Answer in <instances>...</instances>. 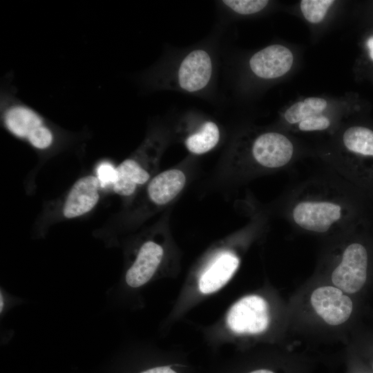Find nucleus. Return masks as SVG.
<instances>
[{
  "instance_id": "obj_17",
  "label": "nucleus",
  "mask_w": 373,
  "mask_h": 373,
  "mask_svg": "<svg viewBox=\"0 0 373 373\" xmlns=\"http://www.w3.org/2000/svg\"><path fill=\"white\" fill-rule=\"evenodd\" d=\"M336 1L333 0H302L300 9L304 18L311 23H321Z\"/></svg>"
},
{
  "instance_id": "obj_2",
  "label": "nucleus",
  "mask_w": 373,
  "mask_h": 373,
  "mask_svg": "<svg viewBox=\"0 0 373 373\" xmlns=\"http://www.w3.org/2000/svg\"><path fill=\"white\" fill-rule=\"evenodd\" d=\"M327 162L329 170L373 202V128L364 124L345 128L338 149Z\"/></svg>"
},
{
  "instance_id": "obj_8",
  "label": "nucleus",
  "mask_w": 373,
  "mask_h": 373,
  "mask_svg": "<svg viewBox=\"0 0 373 373\" xmlns=\"http://www.w3.org/2000/svg\"><path fill=\"white\" fill-rule=\"evenodd\" d=\"M328 102L320 97H309L291 105L285 111V122L301 132L325 131L333 124L327 114Z\"/></svg>"
},
{
  "instance_id": "obj_20",
  "label": "nucleus",
  "mask_w": 373,
  "mask_h": 373,
  "mask_svg": "<svg viewBox=\"0 0 373 373\" xmlns=\"http://www.w3.org/2000/svg\"><path fill=\"white\" fill-rule=\"evenodd\" d=\"M142 373H177L167 366L158 367L142 372Z\"/></svg>"
},
{
  "instance_id": "obj_21",
  "label": "nucleus",
  "mask_w": 373,
  "mask_h": 373,
  "mask_svg": "<svg viewBox=\"0 0 373 373\" xmlns=\"http://www.w3.org/2000/svg\"><path fill=\"white\" fill-rule=\"evenodd\" d=\"M367 49L368 50L369 57L373 61V35L371 36L366 42Z\"/></svg>"
},
{
  "instance_id": "obj_6",
  "label": "nucleus",
  "mask_w": 373,
  "mask_h": 373,
  "mask_svg": "<svg viewBox=\"0 0 373 373\" xmlns=\"http://www.w3.org/2000/svg\"><path fill=\"white\" fill-rule=\"evenodd\" d=\"M369 254L360 242H352L344 249L341 260L332 271L331 279L336 287L353 294L364 285L367 274Z\"/></svg>"
},
{
  "instance_id": "obj_14",
  "label": "nucleus",
  "mask_w": 373,
  "mask_h": 373,
  "mask_svg": "<svg viewBox=\"0 0 373 373\" xmlns=\"http://www.w3.org/2000/svg\"><path fill=\"white\" fill-rule=\"evenodd\" d=\"M186 182L184 173L179 169L163 171L155 176L148 186L150 199L162 205L171 202L182 190Z\"/></svg>"
},
{
  "instance_id": "obj_15",
  "label": "nucleus",
  "mask_w": 373,
  "mask_h": 373,
  "mask_svg": "<svg viewBox=\"0 0 373 373\" xmlns=\"http://www.w3.org/2000/svg\"><path fill=\"white\" fill-rule=\"evenodd\" d=\"M149 178V173L135 160L126 159L116 168L113 190L120 195L129 196L135 192L137 185L144 184Z\"/></svg>"
},
{
  "instance_id": "obj_5",
  "label": "nucleus",
  "mask_w": 373,
  "mask_h": 373,
  "mask_svg": "<svg viewBox=\"0 0 373 373\" xmlns=\"http://www.w3.org/2000/svg\"><path fill=\"white\" fill-rule=\"evenodd\" d=\"M250 154L254 162L265 169H286L296 158V148L287 135L269 131L254 138Z\"/></svg>"
},
{
  "instance_id": "obj_11",
  "label": "nucleus",
  "mask_w": 373,
  "mask_h": 373,
  "mask_svg": "<svg viewBox=\"0 0 373 373\" xmlns=\"http://www.w3.org/2000/svg\"><path fill=\"white\" fill-rule=\"evenodd\" d=\"M99 182L96 176L86 175L79 179L70 189L66 199L63 213L73 218L89 212L97 204Z\"/></svg>"
},
{
  "instance_id": "obj_1",
  "label": "nucleus",
  "mask_w": 373,
  "mask_h": 373,
  "mask_svg": "<svg viewBox=\"0 0 373 373\" xmlns=\"http://www.w3.org/2000/svg\"><path fill=\"white\" fill-rule=\"evenodd\" d=\"M370 202L336 174L332 178L316 177L301 182L286 196L285 216L298 229L325 234L368 222L365 208Z\"/></svg>"
},
{
  "instance_id": "obj_9",
  "label": "nucleus",
  "mask_w": 373,
  "mask_h": 373,
  "mask_svg": "<svg viewBox=\"0 0 373 373\" xmlns=\"http://www.w3.org/2000/svg\"><path fill=\"white\" fill-rule=\"evenodd\" d=\"M291 50L281 44L267 46L253 54L249 59V68L258 78L269 80L280 78L292 67Z\"/></svg>"
},
{
  "instance_id": "obj_16",
  "label": "nucleus",
  "mask_w": 373,
  "mask_h": 373,
  "mask_svg": "<svg viewBox=\"0 0 373 373\" xmlns=\"http://www.w3.org/2000/svg\"><path fill=\"white\" fill-rule=\"evenodd\" d=\"M218 125L209 119L203 120L184 140L186 149L193 154H203L213 149L220 140Z\"/></svg>"
},
{
  "instance_id": "obj_12",
  "label": "nucleus",
  "mask_w": 373,
  "mask_h": 373,
  "mask_svg": "<svg viewBox=\"0 0 373 373\" xmlns=\"http://www.w3.org/2000/svg\"><path fill=\"white\" fill-rule=\"evenodd\" d=\"M162 256L161 246L152 241L145 242L126 273L127 284L132 287H138L148 282L157 269Z\"/></svg>"
},
{
  "instance_id": "obj_22",
  "label": "nucleus",
  "mask_w": 373,
  "mask_h": 373,
  "mask_svg": "<svg viewBox=\"0 0 373 373\" xmlns=\"http://www.w3.org/2000/svg\"><path fill=\"white\" fill-rule=\"evenodd\" d=\"M250 373H274V372L267 370H258L253 371Z\"/></svg>"
},
{
  "instance_id": "obj_18",
  "label": "nucleus",
  "mask_w": 373,
  "mask_h": 373,
  "mask_svg": "<svg viewBox=\"0 0 373 373\" xmlns=\"http://www.w3.org/2000/svg\"><path fill=\"white\" fill-rule=\"evenodd\" d=\"M220 2L229 10L240 15L257 14L269 4L267 0H224Z\"/></svg>"
},
{
  "instance_id": "obj_10",
  "label": "nucleus",
  "mask_w": 373,
  "mask_h": 373,
  "mask_svg": "<svg viewBox=\"0 0 373 373\" xmlns=\"http://www.w3.org/2000/svg\"><path fill=\"white\" fill-rule=\"evenodd\" d=\"M336 287L316 289L311 296L314 310L327 324L338 325L347 321L353 309L352 300Z\"/></svg>"
},
{
  "instance_id": "obj_13",
  "label": "nucleus",
  "mask_w": 373,
  "mask_h": 373,
  "mask_svg": "<svg viewBox=\"0 0 373 373\" xmlns=\"http://www.w3.org/2000/svg\"><path fill=\"white\" fill-rule=\"evenodd\" d=\"M238 265L236 256L230 253L222 254L201 276L198 284L200 291L207 294L220 289L231 278Z\"/></svg>"
},
{
  "instance_id": "obj_4",
  "label": "nucleus",
  "mask_w": 373,
  "mask_h": 373,
  "mask_svg": "<svg viewBox=\"0 0 373 373\" xmlns=\"http://www.w3.org/2000/svg\"><path fill=\"white\" fill-rule=\"evenodd\" d=\"M214 61L211 52L203 48L191 50L178 63L173 75L180 90L196 94L205 90L213 81Z\"/></svg>"
},
{
  "instance_id": "obj_19",
  "label": "nucleus",
  "mask_w": 373,
  "mask_h": 373,
  "mask_svg": "<svg viewBox=\"0 0 373 373\" xmlns=\"http://www.w3.org/2000/svg\"><path fill=\"white\" fill-rule=\"evenodd\" d=\"M97 178L102 187L113 184L116 178V168L109 162H103L97 168Z\"/></svg>"
},
{
  "instance_id": "obj_3",
  "label": "nucleus",
  "mask_w": 373,
  "mask_h": 373,
  "mask_svg": "<svg viewBox=\"0 0 373 373\" xmlns=\"http://www.w3.org/2000/svg\"><path fill=\"white\" fill-rule=\"evenodd\" d=\"M12 77V74L7 75L1 86L0 113L3 127L37 150L52 148L56 140L55 130L43 115L18 97Z\"/></svg>"
},
{
  "instance_id": "obj_7",
  "label": "nucleus",
  "mask_w": 373,
  "mask_h": 373,
  "mask_svg": "<svg viewBox=\"0 0 373 373\" xmlns=\"http://www.w3.org/2000/svg\"><path fill=\"white\" fill-rule=\"evenodd\" d=\"M267 301L257 295L245 296L230 308L227 323L229 328L238 334H258L264 332L269 324Z\"/></svg>"
},
{
  "instance_id": "obj_23",
  "label": "nucleus",
  "mask_w": 373,
  "mask_h": 373,
  "mask_svg": "<svg viewBox=\"0 0 373 373\" xmlns=\"http://www.w3.org/2000/svg\"><path fill=\"white\" fill-rule=\"evenodd\" d=\"M1 307H0V311L1 312H2V309H3V297H2V295L1 294Z\"/></svg>"
}]
</instances>
